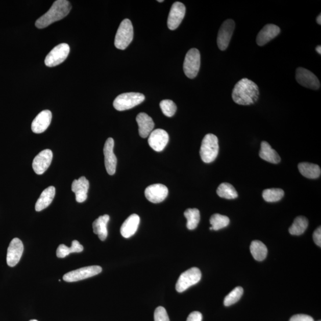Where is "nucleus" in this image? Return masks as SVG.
Wrapping results in <instances>:
<instances>
[{"label":"nucleus","mask_w":321,"mask_h":321,"mask_svg":"<svg viewBox=\"0 0 321 321\" xmlns=\"http://www.w3.org/2000/svg\"><path fill=\"white\" fill-rule=\"evenodd\" d=\"M259 96L258 85L247 78L241 79L234 86L233 90L232 99L239 105H252L257 102Z\"/></svg>","instance_id":"nucleus-1"},{"label":"nucleus","mask_w":321,"mask_h":321,"mask_svg":"<svg viewBox=\"0 0 321 321\" xmlns=\"http://www.w3.org/2000/svg\"><path fill=\"white\" fill-rule=\"evenodd\" d=\"M71 9V6L69 2L67 0H57L54 2L47 12L36 21V27L38 29L46 28L56 21L63 19L68 15Z\"/></svg>","instance_id":"nucleus-2"},{"label":"nucleus","mask_w":321,"mask_h":321,"mask_svg":"<svg viewBox=\"0 0 321 321\" xmlns=\"http://www.w3.org/2000/svg\"><path fill=\"white\" fill-rule=\"evenodd\" d=\"M219 152L218 139L213 134L205 135L202 142L200 156L205 163H211L215 160Z\"/></svg>","instance_id":"nucleus-3"},{"label":"nucleus","mask_w":321,"mask_h":321,"mask_svg":"<svg viewBox=\"0 0 321 321\" xmlns=\"http://www.w3.org/2000/svg\"><path fill=\"white\" fill-rule=\"evenodd\" d=\"M133 38V28L131 21L128 19L122 20L115 35L114 45L119 50H124L132 42Z\"/></svg>","instance_id":"nucleus-4"},{"label":"nucleus","mask_w":321,"mask_h":321,"mask_svg":"<svg viewBox=\"0 0 321 321\" xmlns=\"http://www.w3.org/2000/svg\"><path fill=\"white\" fill-rule=\"evenodd\" d=\"M145 99V96L140 93H124L116 97L114 101L113 106L118 111L127 110L138 106Z\"/></svg>","instance_id":"nucleus-5"},{"label":"nucleus","mask_w":321,"mask_h":321,"mask_svg":"<svg viewBox=\"0 0 321 321\" xmlns=\"http://www.w3.org/2000/svg\"><path fill=\"white\" fill-rule=\"evenodd\" d=\"M201 66V54L196 48H192L187 53L183 64V70L187 78L196 77Z\"/></svg>","instance_id":"nucleus-6"},{"label":"nucleus","mask_w":321,"mask_h":321,"mask_svg":"<svg viewBox=\"0 0 321 321\" xmlns=\"http://www.w3.org/2000/svg\"><path fill=\"white\" fill-rule=\"evenodd\" d=\"M202 274L199 268L193 267L186 270L180 275L176 285V289L182 293L193 285L200 282Z\"/></svg>","instance_id":"nucleus-7"},{"label":"nucleus","mask_w":321,"mask_h":321,"mask_svg":"<svg viewBox=\"0 0 321 321\" xmlns=\"http://www.w3.org/2000/svg\"><path fill=\"white\" fill-rule=\"evenodd\" d=\"M102 272V268L98 265L86 266L68 273L63 276V280L66 282H77L98 275Z\"/></svg>","instance_id":"nucleus-8"},{"label":"nucleus","mask_w":321,"mask_h":321,"mask_svg":"<svg viewBox=\"0 0 321 321\" xmlns=\"http://www.w3.org/2000/svg\"><path fill=\"white\" fill-rule=\"evenodd\" d=\"M70 53V46L67 44H60L54 47L46 57L45 64L52 67L58 66L67 59Z\"/></svg>","instance_id":"nucleus-9"},{"label":"nucleus","mask_w":321,"mask_h":321,"mask_svg":"<svg viewBox=\"0 0 321 321\" xmlns=\"http://www.w3.org/2000/svg\"><path fill=\"white\" fill-rule=\"evenodd\" d=\"M295 79L301 85L313 90H318L320 84L318 78L311 71L305 68L299 67L295 71Z\"/></svg>","instance_id":"nucleus-10"},{"label":"nucleus","mask_w":321,"mask_h":321,"mask_svg":"<svg viewBox=\"0 0 321 321\" xmlns=\"http://www.w3.org/2000/svg\"><path fill=\"white\" fill-rule=\"evenodd\" d=\"M234 28H235V23L232 19L224 21L221 27H220L217 37V45L219 49L221 51H225L228 47Z\"/></svg>","instance_id":"nucleus-11"},{"label":"nucleus","mask_w":321,"mask_h":321,"mask_svg":"<svg viewBox=\"0 0 321 321\" xmlns=\"http://www.w3.org/2000/svg\"><path fill=\"white\" fill-rule=\"evenodd\" d=\"M53 154L50 150H45L39 153L32 162V168L36 174L41 175L47 170L53 160Z\"/></svg>","instance_id":"nucleus-12"},{"label":"nucleus","mask_w":321,"mask_h":321,"mask_svg":"<svg viewBox=\"0 0 321 321\" xmlns=\"http://www.w3.org/2000/svg\"><path fill=\"white\" fill-rule=\"evenodd\" d=\"M186 7L183 3L176 2L173 4L168 17V28L170 30H175L181 24L185 17Z\"/></svg>","instance_id":"nucleus-13"},{"label":"nucleus","mask_w":321,"mask_h":321,"mask_svg":"<svg viewBox=\"0 0 321 321\" xmlns=\"http://www.w3.org/2000/svg\"><path fill=\"white\" fill-rule=\"evenodd\" d=\"M24 250L23 244L18 238H14L10 243L7 254V264L10 267L16 266L20 260Z\"/></svg>","instance_id":"nucleus-14"},{"label":"nucleus","mask_w":321,"mask_h":321,"mask_svg":"<svg viewBox=\"0 0 321 321\" xmlns=\"http://www.w3.org/2000/svg\"><path fill=\"white\" fill-rule=\"evenodd\" d=\"M114 139L108 138L104 147V158L107 172L111 176L115 174L116 171L117 160L114 153Z\"/></svg>","instance_id":"nucleus-15"},{"label":"nucleus","mask_w":321,"mask_h":321,"mask_svg":"<svg viewBox=\"0 0 321 321\" xmlns=\"http://www.w3.org/2000/svg\"><path fill=\"white\" fill-rule=\"evenodd\" d=\"M168 190L162 184H154L147 187L145 191L146 199L154 204L160 203L167 197Z\"/></svg>","instance_id":"nucleus-16"},{"label":"nucleus","mask_w":321,"mask_h":321,"mask_svg":"<svg viewBox=\"0 0 321 321\" xmlns=\"http://www.w3.org/2000/svg\"><path fill=\"white\" fill-rule=\"evenodd\" d=\"M169 136L164 130L158 129L151 133L149 143L151 147L157 152H161L167 145Z\"/></svg>","instance_id":"nucleus-17"},{"label":"nucleus","mask_w":321,"mask_h":321,"mask_svg":"<svg viewBox=\"0 0 321 321\" xmlns=\"http://www.w3.org/2000/svg\"><path fill=\"white\" fill-rule=\"evenodd\" d=\"M89 187V181L84 176L75 180L72 183L71 190L75 193L76 200L78 203H84L87 199Z\"/></svg>","instance_id":"nucleus-18"},{"label":"nucleus","mask_w":321,"mask_h":321,"mask_svg":"<svg viewBox=\"0 0 321 321\" xmlns=\"http://www.w3.org/2000/svg\"><path fill=\"white\" fill-rule=\"evenodd\" d=\"M52 119L51 111L49 110L41 111L32 122L31 126L32 132L37 134L44 132L51 124Z\"/></svg>","instance_id":"nucleus-19"},{"label":"nucleus","mask_w":321,"mask_h":321,"mask_svg":"<svg viewBox=\"0 0 321 321\" xmlns=\"http://www.w3.org/2000/svg\"><path fill=\"white\" fill-rule=\"evenodd\" d=\"M280 33V29L277 25L268 24L259 32L257 38V43L259 46H264L275 38Z\"/></svg>","instance_id":"nucleus-20"},{"label":"nucleus","mask_w":321,"mask_h":321,"mask_svg":"<svg viewBox=\"0 0 321 321\" xmlns=\"http://www.w3.org/2000/svg\"><path fill=\"white\" fill-rule=\"evenodd\" d=\"M139 126V133L140 137L146 138L153 132L154 128V121L149 115L145 113H140L136 118Z\"/></svg>","instance_id":"nucleus-21"},{"label":"nucleus","mask_w":321,"mask_h":321,"mask_svg":"<svg viewBox=\"0 0 321 321\" xmlns=\"http://www.w3.org/2000/svg\"><path fill=\"white\" fill-rule=\"evenodd\" d=\"M140 223V217L138 215L132 214L125 220L122 224L120 233L122 237L129 238L134 235L138 229Z\"/></svg>","instance_id":"nucleus-22"},{"label":"nucleus","mask_w":321,"mask_h":321,"mask_svg":"<svg viewBox=\"0 0 321 321\" xmlns=\"http://www.w3.org/2000/svg\"><path fill=\"white\" fill-rule=\"evenodd\" d=\"M55 194L56 189L54 186H50L45 189L36 203L35 210L39 212L47 208L52 203Z\"/></svg>","instance_id":"nucleus-23"},{"label":"nucleus","mask_w":321,"mask_h":321,"mask_svg":"<svg viewBox=\"0 0 321 321\" xmlns=\"http://www.w3.org/2000/svg\"><path fill=\"white\" fill-rule=\"evenodd\" d=\"M259 157L262 160L272 164H279L281 161V158L276 150L272 149L269 144L266 141H262L261 144V150Z\"/></svg>","instance_id":"nucleus-24"},{"label":"nucleus","mask_w":321,"mask_h":321,"mask_svg":"<svg viewBox=\"0 0 321 321\" xmlns=\"http://www.w3.org/2000/svg\"><path fill=\"white\" fill-rule=\"evenodd\" d=\"M110 220L108 215L100 216L93 223V233L97 234L102 241L107 239L108 236L107 225Z\"/></svg>","instance_id":"nucleus-25"},{"label":"nucleus","mask_w":321,"mask_h":321,"mask_svg":"<svg viewBox=\"0 0 321 321\" xmlns=\"http://www.w3.org/2000/svg\"><path fill=\"white\" fill-rule=\"evenodd\" d=\"M298 168L302 176L306 178L315 179L319 178L321 169L319 165L309 163V162H302L299 164Z\"/></svg>","instance_id":"nucleus-26"},{"label":"nucleus","mask_w":321,"mask_h":321,"mask_svg":"<svg viewBox=\"0 0 321 321\" xmlns=\"http://www.w3.org/2000/svg\"><path fill=\"white\" fill-rule=\"evenodd\" d=\"M83 251L84 246L78 240H73L70 248L63 244H60L57 248L56 255L58 258H64L71 253H80Z\"/></svg>","instance_id":"nucleus-27"},{"label":"nucleus","mask_w":321,"mask_h":321,"mask_svg":"<svg viewBox=\"0 0 321 321\" xmlns=\"http://www.w3.org/2000/svg\"><path fill=\"white\" fill-rule=\"evenodd\" d=\"M250 250L252 257L258 261H264L268 254L267 248L261 241L259 240L252 241Z\"/></svg>","instance_id":"nucleus-28"},{"label":"nucleus","mask_w":321,"mask_h":321,"mask_svg":"<svg viewBox=\"0 0 321 321\" xmlns=\"http://www.w3.org/2000/svg\"><path fill=\"white\" fill-rule=\"evenodd\" d=\"M308 225V220L305 216H298L290 226L289 233L291 235L300 236L307 229Z\"/></svg>","instance_id":"nucleus-29"},{"label":"nucleus","mask_w":321,"mask_h":321,"mask_svg":"<svg viewBox=\"0 0 321 321\" xmlns=\"http://www.w3.org/2000/svg\"><path fill=\"white\" fill-rule=\"evenodd\" d=\"M187 219V228L192 230L195 229L200 221V212L196 208H189L184 212Z\"/></svg>","instance_id":"nucleus-30"},{"label":"nucleus","mask_w":321,"mask_h":321,"mask_svg":"<svg viewBox=\"0 0 321 321\" xmlns=\"http://www.w3.org/2000/svg\"><path fill=\"white\" fill-rule=\"evenodd\" d=\"M216 193L219 197L227 200H234L238 197L236 190L229 183H221L216 190Z\"/></svg>","instance_id":"nucleus-31"},{"label":"nucleus","mask_w":321,"mask_h":321,"mask_svg":"<svg viewBox=\"0 0 321 321\" xmlns=\"http://www.w3.org/2000/svg\"><path fill=\"white\" fill-rule=\"evenodd\" d=\"M284 195V190L281 189H268L262 192L263 198L268 203H276L282 199Z\"/></svg>","instance_id":"nucleus-32"},{"label":"nucleus","mask_w":321,"mask_h":321,"mask_svg":"<svg viewBox=\"0 0 321 321\" xmlns=\"http://www.w3.org/2000/svg\"><path fill=\"white\" fill-rule=\"evenodd\" d=\"M210 224L212 230L217 231L228 226L230 224V219L228 216L215 214L211 216Z\"/></svg>","instance_id":"nucleus-33"},{"label":"nucleus","mask_w":321,"mask_h":321,"mask_svg":"<svg viewBox=\"0 0 321 321\" xmlns=\"http://www.w3.org/2000/svg\"><path fill=\"white\" fill-rule=\"evenodd\" d=\"M243 294V289L242 287H236L225 298L224 304L226 306H230L236 304V302L240 300Z\"/></svg>","instance_id":"nucleus-34"},{"label":"nucleus","mask_w":321,"mask_h":321,"mask_svg":"<svg viewBox=\"0 0 321 321\" xmlns=\"http://www.w3.org/2000/svg\"><path fill=\"white\" fill-rule=\"evenodd\" d=\"M162 113L168 117L173 116L176 113L177 106L174 102L170 100H162L160 104Z\"/></svg>","instance_id":"nucleus-35"},{"label":"nucleus","mask_w":321,"mask_h":321,"mask_svg":"<svg viewBox=\"0 0 321 321\" xmlns=\"http://www.w3.org/2000/svg\"><path fill=\"white\" fill-rule=\"evenodd\" d=\"M155 321H169L167 311L162 306L158 307L154 312Z\"/></svg>","instance_id":"nucleus-36"},{"label":"nucleus","mask_w":321,"mask_h":321,"mask_svg":"<svg viewBox=\"0 0 321 321\" xmlns=\"http://www.w3.org/2000/svg\"><path fill=\"white\" fill-rule=\"evenodd\" d=\"M290 321H314V320L311 316L305 314H298L292 316Z\"/></svg>","instance_id":"nucleus-37"},{"label":"nucleus","mask_w":321,"mask_h":321,"mask_svg":"<svg viewBox=\"0 0 321 321\" xmlns=\"http://www.w3.org/2000/svg\"><path fill=\"white\" fill-rule=\"evenodd\" d=\"M313 239L316 245L321 246V229L320 227L317 229L313 234Z\"/></svg>","instance_id":"nucleus-38"},{"label":"nucleus","mask_w":321,"mask_h":321,"mask_svg":"<svg viewBox=\"0 0 321 321\" xmlns=\"http://www.w3.org/2000/svg\"><path fill=\"white\" fill-rule=\"evenodd\" d=\"M203 315L200 312H193L190 313L186 321H202Z\"/></svg>","instance_id":"nucleus-39"},{"label":"nucleus","mask_w":321,"mask_h":321,"mask_svg":"<svg viewBox=\"0 0 321 321\" xmlns=\"http://www.w3.org/2000/svg\"><path fill=\"white\" fill-rule=\"evenodd\" d=\"M317 23L319 24H321V15L320 14L316 18Z\"/></svg>","instance_id":"nucleus-40"},{"label":"nucleus","mask_w":321,"mask_h":321,"mask_svg":"<svg viewBox=\"0 0 321 321\" xmlns=\"http://www.w3.org/2000/svg\"><path fill=\"white\" fill-rule=\"evenodd\" d=\"M316 51L319 54H321V46L320 45H318L316 46Z\"/></svg>","instance_id":"nucleus-41"},{"label":"nucleus","mask_w":321,"mask_h":321,"mask_svg":"<svg viewBox=\"0 0 321 321\" xmlns=\"http://www.w3.org/2000/svg\"><path fill=\"white\" fill-rule=\"evenodd\" d=\"M30 321H38V320L36 319H32V320H31Z\"/></svg>","instance_id":"nucleus-42"},{"label":"nucleus","mask_w":321,"mask_h":321,"mask_svg":"<svg viewBox=\"0 0 321 321\" xmlns=\"http://www.w3.org/2000/svg\"><path fill=\"white\" fill-rule=\"evenodd\" d=\"M158 2L161 3V2H163L164 1H158Z\"/></svg>","instance_id":"nucleus-43"},{"label":"nucleus","mask_w":321,"mask_h":321,"mask_svg":"<svg viewBox=\"0 0 321 321\" xmlns=\"http://www.w3.org/2000/svg\"><path fill=\"white\" fill-rule=\"evenodd\" d=\"M319 321H320V320H319Z\"/></svg>","instance_id":"nucleus-44"}]
</instances>
